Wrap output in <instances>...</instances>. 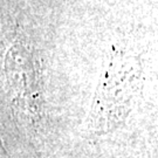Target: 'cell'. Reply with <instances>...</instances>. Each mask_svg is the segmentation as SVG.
<instances>
[{
    "label": "cell",
    "instance_id": "1",
    "mask_svg": "<svg viewBox=\"0 0 158 158\" xmlns=\"http://www.w3.org/2000/svg\"><path fill=\"white\" fill-rule=\"evenodd\" d=\"M139 74L138 63L135 61L113 63L106 70L97 87L91 111V128L97 134L116 128L128 115L137 91Z\"/></svg>",
    "mask_w": 158,
    "mask_h": 158
}]
</instances>
